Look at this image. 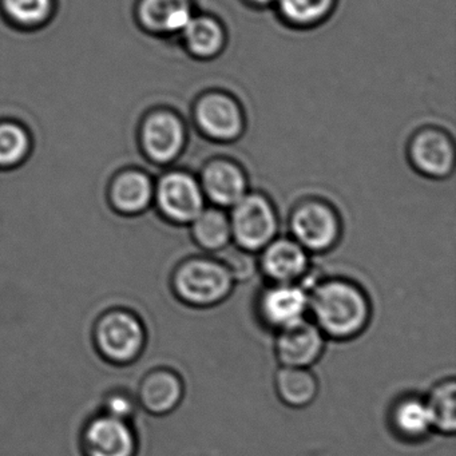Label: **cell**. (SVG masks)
Listing matches in <instances>:
<instances>
[{
  "label": "cell",
  "mask_w": 456,
  "mask_h": 456,
  "mask_svg": "<svg viewBox=\"0 0 456 456\" xmlns=\"http://www.w3.org/2000/svg\"><path fill=\"white\" fill-rule=\"evenodd\" d=\"M308 314L325 338L346 341L364 332L372 305L367 293L354 282L328 280L308 292Z\"/></svg>",
  "instance_id": "obj_1"
},
{
  "label": "cell",
  "mask_w": 456,
  "mask_h": 456,
  "mask_svg": "<svg viewBox=\"0 0 456 456\" xmlns=\"http://www.w3.org/2000/svg\"><path fill=\"white\" fill-rule=\"evenodd\" d=\"M92 341L101 359L114 367H127L142 356L148 330L140 314L125 306H113L95 320Z\"/></svg>",
  "instance_id": "obj_2"
},
{
  "label": "cell",
  "mask_w": 456,
  "mask_h": 456,
  "mask_svg": "<svg viewBox=\"0 0 456 456\" xmlns=\"http://www.w3.org/2000/svg\"><path fill=\"white\" fill-rule=\"evenodd\" d=\"M233 277L221 261L191 258L173 274L175 297L191 308H212L225 301L233 290Z\"/></svg>",
  "instance_id": "obj_3"
},
{
  "label": "cell",
  "mask_w": 456,
  "mask_h": 456,
  "mask_svg": "<svg viewBox=\"0 0 456 456\" xmlns=\"http://www.w3.org/2000/svg\"><path fill=\"white\" fill-rule=\"evenodd\" d=\"M82 456H138L140 435L133 421L108 413H93L79 432Z\"/></svg>",
  "instance_id": "obj_4"
},
{
  "label": "cell",
  "mask_w": 456,
  "mask_h": 456,
  "mask_svg": "<svg viewBox=\"0 0 456 456\" xmlns=\"http://www.w3.org/2000/svg\"><path fill=\"white\" fill-rule=\"evenodd\" d=\"M276 229L273 208L263 196H244L234 205L231 231L242 249H263L273 240Z\"/></svg>",
  "instance_id": "obj_5"
},
{
  "label": "cell",
  "mask_w": 456,
  "mask_h": 456,
  "mask_svg": "<svg viewBox=\"0 0 456 456\" xmlns=\"http://www.w3.org/2000/svg\"><path fill=\"white\" fill-rule=\"evenodd\" d=\"M256 312L263 325L279 332L305 319L308 292L298 284H272L258 296Z\"/></svg>",
  "instance_id": "obj_6"
},
{
  "label": "cell",
  "mask_w": 456,
  "mask_h": 456,
  "mask_svg": "<svg viewBox=\"0 0 456 456\" xmlns=\"http://www.w3.org/2000/svg\"><path fill=\"white\" fill-rule=\"evenodd\" d=\"M325 338L311 320L304 319L277 332L274 352L281 365L309 368L324 354Z\"/></svg>",
  "instance_id": "obj_7"
},
{
  "label": "cell",
  "mask_w": 456,
  "mask_h": 456,
  "mask_svg": "<svg viewBox=\"0 0 456 456\" xmlns=\"http://www.w3.org/2000/svg\"><path fill=\"white\" fill-rule=\"evenodd\" d=\"M185 395V384L180 373L172 368L149 370L138 384V405L154 416H165L177 410Z\"/></svg>",
  "instance_id": "obj_8"
},
{
  "label": "cell",
  "mask_w": 456,
  "mask_h": 456,
  "mask_svg": "<svg viewBox=\"0 0 456 456\" xmlns=\"http://www.w3.org/2000/svg\"><path fill=\"white\" fill-rule=\"evenodd\" d=\"M292 231L296 242L304 249L322 252L332 247L338 239V218L325 205L309 202L298 208L293 215Z\"/></svg>",
  "instance_id": "obj_9"
},
{
  "label": "cell",
  "mask_w": 456,
  "mask_h": 456,
  "mask_svg": "<svg viewBox=\"0 0 456 456\" xmlns=\"http://www.w3.org/2000/svg\"><path fill=\"white\" fill-rule=\"evenodd\" d=\"M162 212L178 223L194 221L204 210V196L199 183L185 173L165 175L159 186Z\"/></svg>",
  "instance_id": "obj_10"
},
{
  "label": "cell",
  "mask_w": 456,
  "mask_h": 456,
  "mask_svg": "<svg viewBox=\"0 0 456 456\" xmlns=\"http://www.w3.org/2000/svg\"><path fill=\"white\" fill-rule=\"evenodd\" d=\"M196 118L202 132L216 140H233L242 130V114L239 105L232 98L218 93L200 101Z\"/></svg>",
  "instance_id": "obj_11"
},
{
  "label": "cell",
  "mask_w": 456,
  "mask_h": 456,
  "mask_svg": "<svg viewBox=\"0 0 456 456\" xmlns=\"http://www.w3.org/2000/svg\"><path fill=\"white\" fill-rule=\"evenodd\" d=\"M261 269L273 284H297L308 271V256L297 242L277 240L266 245Z\"/></svg>",
  "instance_id": "obj_12"
},
{
  "label": "cell",
  "mask_w": 456,
  "mask_h": 456,
  "mask_svg": "<svg viewBox=\"0 0 456 456\" xmlns=\"http://www.w3.org/2000/svg\"><path fill=\"white\" fill-rule=\"evenodd\" d=\"M183 127L177 117L169 113L151 116L143 129V143L151 159L167 162L180 153L183 145Z\"/></svg>",
  "instance_id": "obj_13"
},
{
  "label": "cell",
  "mask_w": 456,
  "mask_h": 456,
  "mask_svg": "<svg viewBox=\"0 0 456 456\" xmlns=\"http://www.w3.org/2000/svg\"><path fill=\"white\" fill-rule=\"evenodd\" d=\"M413 164L432 177L448 175L453 165V148L443 133L427 130L416 135L411 146Z\"/></svg>",
  "instance_id": "obj_14"
},
{
  "label": "cell",
  "mask_w": 456,
  "mask_h": 456,
  "mask_svg": "<svg viewBox=\"0 0 456 456\" xmlns=\"http://www.w3.org/2000/svg\"><path fill=\"white\" fill-rule=\"evenodd\" d=\"M389 423L395 434L408 442L424 439L431 432L432 421L424 397L407 395L394 403Z\"/></svg>",
  "instance_id": "obj_15"
},
{
  "label": "cell",
  "mask_w": 456,
  "mask_h": 456,
  "mask_svg": "<svg viewBox=\"0 0 456 456\" xmlns=\"http://www.w3.org/2000/svg\"><path fill=\"white\" fill-rule=\"evenodd\" d=\"M202 185L209 199L223 207H234L247 191L241 170L225 161L213 162L205 169Z\"/></svg>",
  "instance_id": "obj_16"
},
{
  "label": "cell",
  "mask_w": 456,
  "mask_h": 456,
  "mask_svg": "<svg viewBox=\"0 0 456 456\" xmlns=\"http://www.w3.org/2000/svg\"><path fill=\"white\" fill-rule=\"evenodd\" d=\"M274 389L288 407L304 408L319 395V380L309 368L281 365L274 375Z\"/></svg>",
  "instance_id": "obj_17"
},
{
  "label": "cell",
  "mask_w": 456,
  "mask_h": 456,
  "mask_svg": "<svg viewBox=\"0 0 456 456\" xmlns=\"http://www.w3.org/2000/svg\"><path fill=\"white\" fill-rule=\"evenodd\" d=\"M141 18L151 30L177 33L185 30L193 15L189 0H143Z\"/></svg>",
  "instance_id": "obj_18"
},
{
  "label": "cell",
  "mask_w": 456,
  "mask_h": 456,
  "mask_svg": "<svg viewBox=\"0 0 456 456\" xmlns=\"http://www.w3.org/2000/svg\"><path fill=\"white\" fill-rule=\"evenodd\" d=\"M432 429L439 434L453 435L456 429V383L455 379H444L434 384L428 395L424 397Z\"/></svg>",
  "instance_id": "obj_19"
},
{
  "label": "cell",
  "mask_w": 456,
  "mask_h": 456,
  "mask_svg": "<svg viewBox=\"0 0 456 456\" xmlns=\"http://www.w3.org/2000/svg\"><path fill=\"white\" fill-rule=\"evenodd\" d=\"M183 33L189 50L197 57H213L224 45L223 28L213 18H191Z\"/></svg>",
  "instance_id": "obj_20"
},
{
  "label": "cell",
  "mask_w": 456,
  "mask_h": 456,
  "mask_svg": "<svg viewBox=\"0 0 456 456\" xmlns=\"http://www.w3.org/2000/svg\"><path fill=\"white\" fill-rule=\"evenodd\" d=\"M193 234L205 249L221 250L231 239V223L220 210H202L194 220Z\"/></svg>",
  "instance_id": "obj_21"
},
{
  "label": "cell",
  "mask_w": 456,
  "mask_h": 456,
  "mask_svg": "<svg viewBox=\"0 0 456 456\" xmlns=\"http://www.w3.org/2000/svg\"><path fill=\"white\" fill-rule=\"evenodd\" d=\"M113 199L119 209L129 213L140 212L151 201V181L141 173H127L114 185Z\"/></svg>",
  "instance_id": "obj_22"
},
{
  "label": "cell",
  "mask_w": 456,
  "mask_h": 456,
  "mask_svg": "<svg viewBox=\"0 0 456 456\" xmlns=\"http://www.w3.org/2000/svg\"><path fill=\"white\" fill-rule=\"evenodd\" d=\"M285 20L296 25H312L327 17L335 0H276Z\"/></svg>",
  "instance_id": "obj_23"
},
{
  "label": "cell",
  "mask_w": 456,
  "mask_h": 456,
  "mask_svg": "<svg viewBox=\"0 0 456 456\" xmlns=\"http://www.w3.org/2000/svg\"><path fill=\"white\" fill-rule=\"evenodd\" d=\"M28 151V138L22 127L12 124L0 125V165L18 164Z\"/></svg>",
  "instance_id": "obj_24"
},
{
  "label": "cell",
  "mask_w": 456,
  "mask_h": 456,
  "mask_svg": "<svg viewBox=\"0 0 456 456\" xmlns=\"http://www.w3.org/2000/svg\"><path fill=\"white\" fill-rule=\"evenodd\" d=\"M4 9L10 17L22 25L34 26L49 17L50 0H4Z\"/></svg>",
  "instance_id": "obj_25"
},
{
  "label": "cell",
  "mask_w": 456,
  "mask_h": 456,
  "mask_svg": "<svg viewBox=\"0 0 456 456\" xmlns=\"http://www.w3.org/2000/svg\"><path fill=\"white\" fill-rule=\"evenodd\" d=\"M140 405L137 397L126 389L117 388L103 395L101 402V412L108 413L122 420L133 421L134 423Z\"/></svg>",
  "instance_id": "obj_26"
},
{
  "label": "cell",
  "mask_w": 456,
  "mask_h": 456,
  "mask_svg": "<svg viewBox=\"0 0 456 456\" xmlns=\"http://www.w3.org/2000/svg\"><path fill=\"white\" fill-rule=\"evenodd\" d=\"M223 264L226 266L233 280H239V281L249 279L255 272L252 260L242 252L228 253Z\"/></svg>",
  "instance_id": "obj_27"
},
{
  "label": "cell",
  "mask_w": 456,
  "mask_h": 456,
  "mask_svg": "<svg viewBox=\"0 0 456 456\" xmlns=\"http://www.w3.org/2000/svg\"><path fill=\"white\" fill-rule=\"evenodd\" d=\"M252 4H257V6H266V4L276 2V0H250Z\"/></svg>",
  "instance_id": "obj_28"
}]
</instances>
